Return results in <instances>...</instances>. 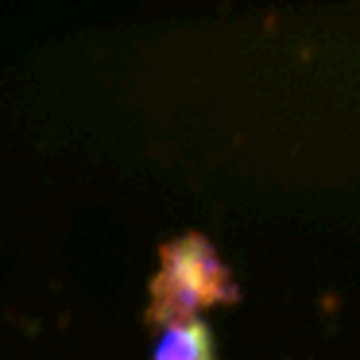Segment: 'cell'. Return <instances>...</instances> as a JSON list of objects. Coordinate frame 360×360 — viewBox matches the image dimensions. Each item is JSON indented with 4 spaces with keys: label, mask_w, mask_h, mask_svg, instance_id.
Segmentation results:
<instances>
[{
    "label": "cell",
    "mask_w": 360,
    "mask_h": 360,
    "mask_svg": "<svg viewBox=\"0 0 360 360\" xmlns=\"http://www.w3.org/2000/svg\"><path fill=\"white\" fill-rule=\"evenodd\" d=\"M233 298L229 267L217 259L210 240L182 236L167 244L159 256V275L151 287V318L167 321H198V310Z\"/></svg>",
    "instance_id": "obj_1"
},
{
    "label": "cell",
    "mask_w": 360,
    "mask_h": 360,
    "mask_svg": "<svg viewBox=\"0 0 360 360\" xmlns=\"http://www.w3.org/2000/svg\"><path fill=\"white\" fill-rule=\"evenodd\" d=\"M213 337L202 321H174L159 333L151 360H213Z\"/></svg>",
    "instance_id": "obj_2"
}]
</instances>
